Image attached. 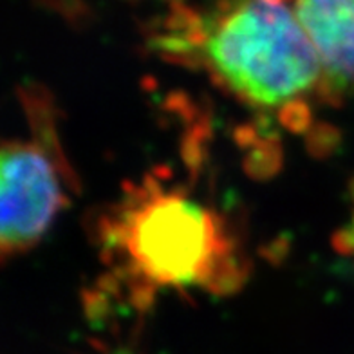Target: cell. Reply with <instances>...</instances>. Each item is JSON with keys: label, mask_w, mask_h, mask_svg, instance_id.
I'll return each mask as SVG.
<instances>
[{"label": "cell", "mask_w": 354, "mask_h": 354, "mask_svg": "<svg viewBox=\"0 0 354 354\" xmlns=\"http://www.w3.org/2000/svg\"><path fill=\"white\" fill-rule=\"evenodd\" d=\"M158 47L199 64L248 107L280 112L291 127L308 122L313 94L324 96L320 58L291 0H214L172 19Z\"/></svg>", "instance_id": "1"}, {"label": "cell", "mask_w": 354, "mask_h": 354, "mask_svg": "<svg viewBox=\"0 0 354 354\" xmlns=\"http://www.w3.org/2000/svg\"><path fill=\"white\" fill-rule=\"evenodd\" d=\"M102 250L136 297L159 289L230 293L244 264L228 223L181 187L149 177L102 223Z\"/></svg>", "instance_id": "2"}, {"label": "cell", "mask_w": 354, "mask_h": 354, "mask_svg": "<svg viewBox=\"0 0 354 354\" xmlns=\"http://www.w3.org/2000/svg\"><path fill=\"white\" fill-rule=\"evenodd\" d=\"M29 134L6 141L0 159V252L4 261L37 246L71 203L76 185L60 147L56 109L42 88L20 93Z\"/></svg>", "instance_id": "3"}, {"label": "cell", "mask_w": 354, "mask_h": 354, "mask_svg": "<svg viewBox=\"0 0 354 354\" xmlns=\"http://www.w3.org/2000/svg\"><path fill=\"white\" fill-rule=\"evenodd\" d=\"M322 71L324 98L354 93V0H291Z\"/></svg>", "instance_id": "4"}, {"label": "cell", "mask_w": 354, "mask_h": 354, "mask_svg": "<svg viewBox=\"0 0 354 354\" xmlns=\"http://www.w3.org/2000/svg\"><path fill=\"white\" fill-rule=\"evenodd\" d=\"M111 354H138L136 351L129 349V347H122V349H116V351H112Z\"/></svg>", "instance_id": "5"}]
</instances>
